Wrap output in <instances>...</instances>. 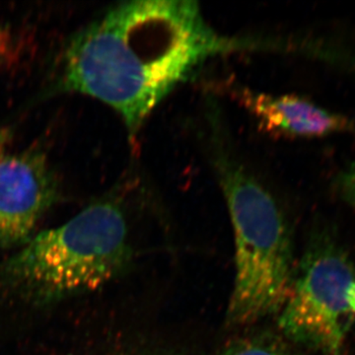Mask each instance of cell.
Here are the masks:
<instances>
[{"mask_svg":"<svg viewBox=\"0 0 355 355\" xmlns=\"http://www.w3.org/2000/svg\"><path fill=\"white\" fill-rule=\"evenodd\" d=\"M273 46L223 36L198 2L135 0L110 9L72 38L62 86L111 107L135 141L159 105L205 62Z\"/></svg>","mask_w":355,"mask_h":355,"instance_id":"cell-1","label":"cell"},{"mask_svg":"<svg viewBox=\"0 0 355 355\" xmlns=\"http://www.w3.org/2000/svg\"><path fill=\"white\" fill-rule=\"evenodd\" d=\"M209 153L227 205L235 240L234 286L226 314L229 326H246L279 314L294 279L288 222L279 202L245 164L209 109Z\"/></svg>","mask_w":355,"mask_h":355,"instance_id":"cell-2","label":"cell"},{"mask_svg":"<svg viewBox=\"0 0 355 355\" xmlns=\"http://www.w3.org/2000/svg\"><path fill=\"white\" fill-rule=\"evenodd\" d=\"M127 216L105 198L58 227L33 236L0 263V293L33 306L101 288L132 260Z\"/></svg>","mask_w":355,"mask_h":355,"instance_id":"cell-3","label":"cell"},{"mask_svg":"<svg viewBox=\"0 0 355 355\" xmlns=\"http://www.w3.org/2000/svg\"><path fill=\"white\" fill-rule=\"evenodd\" d=\"M354 282L347 254L328 238L316 237L279 313L280 331L291 342L320 354H342L354 318L349 292Z\"/></svg>","mask_w":355,"mask_h":355,"instance_id":"cell-4","label":"cell"},{"mask_svg":"<svg viewBox=\"0 0 355 355\" xmlns=\"http://www.w3.org/2000/svg\"><path fill=\"white\" fill-rule=\"evenodd\" d=\"M58 191L55 174L40 151L0 160V252L18 249L31 239Z\"/></svg>","mask_w":355,"mask_h":355,"instance_id":"cell-5","label":"cell"},{"mask_svg":"<svg viewBox=\"0 0 355 355\" xmlns=\"http://www.w3.org/2000/svg\"><path fill=\"white\" fill-rule=\"evenodd\" d=\"M231 96L261 132L275 139H319L355 132V121L297 95H272L233 87Z\"/></svg>","mask_w":355,"mask_h":355,"instance_id":"cell-6","label":"cell"},{"mask_svg":"<svg viewBox=\"0 0 355 355\" xmlns=\"http://www.w3.org/2000/svg\"><path fill=\"white\" fill-rule=\"evenodd\" d=\"M162 355V354H144ZM216 355H293L284 340L272 335H260L235 343Z\"/></svg>","mask_w":355,"mask_h":355,"instance_id":"cell-7","label":"cell"},{"mask_svg":"<svg viewBox=\"0 0 355 355\" xmlns=\"http://www.w3.org/2000/svg\"><path fill=\"white\" fill-rule=\"evenodd\" d=\"M335 187L340 198L355 207V163L340 172L336 178Z\"/></svg>","mask_w":355,"mask_h":355,"instance_id":"cell-8","label":"cell"},{"mask_svg":"<svg viewBox=\"0 0 355 355\" xmlns=\"http://www.w3.org/2000/svg\"><path fill=\"white\" fill-rule=\"evenodd\" d=\"M14 53L13 39L6 30L0 27V67L7 64Z\"/></svg>","mask_w":355,"mask_h":355,"instance_id":"cell-9","label":"cell"},{"mask_svg":"<svg viewBox=\"0 0 355 355\" xmlns=\"http://www.w3.org/2000/svg\"><path fill=\"white\" fill-rule=\"evenodd\" d=\"M349 305L352 315L355 316V282L350 287L349 292Z\"/></svg>","mask_w":355,"mask_h":355,"instance_id":"cell-10","label":"cell"},{"mask_svg":"<svg viewBox=\"0 0 355 355\" xmlns=\"http://www.w3.org/2000/svg\"><path fill=\"white\" fill-rule=\"evenodd\" d=\"M4 140L2 139L1 135H0V160L4 157Z\"/></svg>","mask_w":355,"mask_h":355,"instance_id":"cell-11","label":"cell"}]
</instances>
